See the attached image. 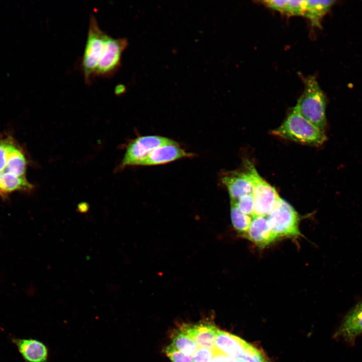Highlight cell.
I'll list each match as a JSON object with an SVG mask.
<instances>
[{
	"label": "cell",
	"mask_w": 362,
	"mask_h": 362,
	"mask_svg": "<svg viewBox=\"0 0 362 362\" xmlns=\"http://www.w3.org/2000/svg\"><path fill=\"white\" fill-rule=\"evenodd\" d=\"M272 133L283 138L313 146L322 145L326 139L324 132L301 116L295 107L282 125L273 130Z\"/></svg>",
	"instance_id": "obj_1"
},
{
	"label": "cell",
	"mask_w": 362,
	"mask_h": 362,
	"mask_svg": "<svg viewBox=\"0 0 362 362\" xmlns=\"http://www.w3.org/2000/svg\"><path fill=\"white\" fill-rule=\"evenodd\" d=\"M325 96L314 76L305 80V89L295 106L305 119L324 132L326 127Z\"/></svg>",
	"instance_id": "obj_2"
},
{
	"label": "cell",
	"mask_w": 362,
	"mask_h": 362,
	"mask_svg": "<svg viewBox=\"0 0 362 362\" xmlns=\"http://www.w3.org/2000/svg\"><path fill=\"white\" fill-rule=\"evenodd\" d=\"M108 34L99 27L92 14L89 18L87 36L81 60V68L85 82L89 83L94 76L103 53Z\"/></svg>",
	"instance_id": "obj_3"
},
{
	"label": "cell",
	"mask_w": 362,
	"mask_h": 362,
	"mask_svg": "<svg viewBox=\"0 0 362 362\" xmlns=\"http://www.w3.org/2000/svg\"><path fill=\"white\" fill-rule=\"evenodd\" d=\"M273 233L277 239L282 237H297L301 235L298 213L287 202L280 198L267 216Z\"/></svg>",
	"instance_id": "obj_4"
},
{
	"label": "cell",
	"mask_w": 362,
	"mask_h": 362,
	"mask_svg": "<svg viewBox=\"0 0 362 362\" xmlns=\"http://www.w3.org/2000/svg\"><path fill=\"white\" fill-rule=\"evenodd\" d=\"M246 167L253 186V216H267L281 198L275 188L260 176L252 164L248 162Z\"/></svg>",
	"instance_id": "obj_5"
},
{
	"label": "cell",
	"mask_w": 362,
	"mask_h": 362,
	"mask_svg": "<svg viewBox=\"0 0 362 362\" xmlns=\"http://www.w3.org/2000/svg\"><path fill=\"white\" fill-rule=\"evenodd\" d=\"M127 45L126 38H115L108 35L105 48L94 77H109L115 73L120 67L122 53Z\"/></svg>",
	"instance_id": "obj_6"
},
{
	"label": "cell",
	"mask_w": 362,
	"mask_h": 362,
	"mask_svg": "<svg viewBox=\"0 0 362 362\" xmlns=\"http://www.w3.org/2000/svg\"><path fill=\"white\" fill-rule=\"evenodd\" d=\"M168 144L176 145L178 143L162 136L149 135L139 137L128 145L120 164V168L135 165L139 160L156 148Z\"/></svg>",
	"instance_id": "obj_7"
},
{
	"label": "cell",
	"mask_w": 362,
	"mask_h": 362,
	"mask_svg": "<svg viewBox=\"0 0 362 362\" xmlns=\"http://www.w3.org/2000/svg\"><path fill=\"white\" fill-rule=\"evenodd\" d=\"M362 333V301L357 303L343 317L334 334L349 343H353Z\"/></svg>",
	"instance_id": "obj_8"
},
{
	"label": "cell",
	"mask_w": 362,
	"mask_h": 362,
	"mask_svg": "<svg viewBox=\"0 0 362 362\" xmlns=\"http://www.w3.org/2000/svg\"><path fill=\"white\" fill-rule=\"evenodd\" d=\"M222 182L226 187L230 201L236 202L242 196L252 194L253 186L246 167L243 171H233L222 178Z\"/></svg>",
	"instance_id": "obj_9"
},
{
	"label": "cell",
	"mask_w": 362,
	"mask_h": 362,
	"mask_svg": "<svg viewBox=\"0 0 362 362\" xmlns=\"http://www.w3.org/2000/svg\"><path fill=\"white\" fill-rule=\"evenodd\" d=\"M192 155L179 147L178 144L164 145L156 148L135 165H155L166 163Z\"/></svg>",
	"instance_id": "obj_10"
},
{
	"label": "cell",
	"mask_w": 362,
	"mask_h": 362,
	"mask_svg": "<svg viewBox=\"0 0 362 362\" xmlns=\"http://www.w3.org/2000/svg\"><path fill=\"white\" fill-rule=\"evenodd\" d=\"M180 329L193 339L200 347L214 348L219 329L212 323L201 322L185 324Z\"/></svg>",
	"instance_id": "obj_11"
},
{
	"label": "cell",
	"mask_w": 362,
	"mask_h": 362,
	"mask_svg": "<svg viewBox=\"0 0 362 362\" xmlns=\"http://www.w3.org/2000/svg\"><path fill=\"white\" fill-rule=\"evenodd\" d=\"M13 341L27 362H48L49 349L42 341L32 338H14Z\"/></svg>",
	"instance_id": "obj_12"
},
{
	"label": "cell",
	"mask_w": 362,
	"mask_h": 362,
	"mask_svg": "<svg viewBox=\"0 0 362 362\" xmlns=\"http://www.w3.org/2000/svg\"><path fill=\"white\" fill-rule=\"evenodd\" d=\"M259 247H264L277 239L273 233L267 216H254L244 236Z\"/></svg>",
	"instance_id": "obj_13"
},
{
	"label": "cell",
	"mask_w": 362,
	"mask_h": 362,
	"mask_svg": "<svg viewBox=\"0 0 362 362\" xmlns=\"http://www.w3.org/2000/svg\"><path fill=\"white\" fill-rule=\"evenodd\" d=\"M248 343L240 337L218 329L215 348L219 352L237 359L247 347Z\"/></svg>",
	"instance_id": "obj_14"
},
{
	"label": "cell",
	"mask_w": 362,
	"mask_h": 362,
	"mask_svg": "<svg viewBox=\"0 0 362 362\" xmlns=\"http://www.w3.org/2000/svg\"><path fill=\"white\" fill-rule=\"evenodd\" d=\"M27 165V160L23 150L15 142L10 149L6 167L3 172L26 177Z\"/></svg>",
	"instance_id": "obj_15"
},
{
	"label": "cell",
	"mask_w": 362,
	"mask_h": 362,
	"mask_svg": "<svg viewBox=\"0 0 362 362\" xmlns=\"http://www.w3.org/2000/svg\"><path fill=\"white\" fill-rule=\"evenodd\" d=\"M33 186L26 177L15 176L9 173H0V195L5 197L17 191H29Z\"/></svg>",
	"instance_id": "obj_16"
},
{
	"label": "cell",
	"mask_w": 362,
	"mask_h": 362,
	"mask_svg": "<svg viewBox=\"0 0 362 362\" xmlns=\"http://www.w3.org/2000/svg\"><path fill=\"white\" fill-rule=\"evenodd\" d=\"M332 0L306 1L304 16L310 19L312 24L318 26L319 22L334 5Z\"/></svg>",
	"instance_id": "obj_17"
},
{
	"label": "cell",
	"mask_w": 362,
	"mask_h": 362,
	"mask_svg": "<svg viewBox=\"0 0 362 362\" xmlns=\"http://www.w3.org/2000/svg\"><path fill=\"white\" fill-rule=\"evenodd\" d=\"M171 344L182 353L191 356H192L200 347L180 329L172 334Z\"/></svg>",
	"instance_id": "obj_18"
},
{
	"label": "cell",
	"mask_w": 362,
	"mask_h": 362,
	"mask_svg": "<svg viewBox=\"0 0 362 362\" xmlns=\"http://www.w3.org/2000/svg\"><path fill=\"white\" fill-rule=\"evenodd\" d=\"M230 215L234 228L244 236L251 224L252 217L242 213L233 202H230Z\"/></svg>",
	"instance_id": "obj_19"
},
{
	"label": "cell",
	"mask_w": 362,
	"mask_h": 362,
	"mask_svg": "<svg viewBox=\"0 0 362 362\" xmlns=\"http://www.w3.org/2000/svg\"><path fill=\"white\" fill-rule=\"evenodd\" d=\"M237 359L239 362H269L258 349L250 344Z\"/></svg>",
	"instance_id": "obj_20"
},
{
	"label": "cell",
	"mask_w": 362,
	"mask_h": 362,
	"mask_svg": "<svg viewBox=\"0 0 362 362\" xmlns=\"http://www.w3.org/2000/svg\"><path fill=\"white\" fill-rule=\"evenodd\" d=\"M14 142L10 137L0 139V172H3L6 167L9 154Z\"/></svg>",
	"instance_id": "obj_21"
},
{
	"label": "cell",
	"mask_w": 362,
	"mask_h": 362,
	"mask_svg": "<svg viewBox=\"0 0 362 362\" xmlns=\"http://www.w3.org/2000/svg\"><path fill=\"white\" fill-rule=\"evenodd\" d=\"M233 202L242 213L253 216L254 200L252 194L244 195Z\"/></svg>",
	"instance_id": "obj_22"
},
{
	"label": "cell",
	"mask_w": 362,
	"mask_h": 362,
	"mask_svg": "<svg viewBox=\"0 0 362 362\" xmlns=\"http://www.w3.org/2000/svg\"><path fill=\"white\" fill-rule=\"evenodd\" d=\"M164 351L171 362H193L192 356L182 353L171 344L166 346Z\"/></svg>",
	"instance_id": "obj_23"
},
{
	"label": "cell",
	"mask_w": 362,
	"mask_h": 362,
	"mask_svg": "<svg viewBox=\"0 0 362 362\" xmlns=\"http://www.w3.org/2000/svg\"><path fill=\"white\" fill-rule=\"evenodd\" d=\"M217 350L215 348L199 347L192 356L193 362H210L216 354Z\"/></svg>",
	"instance_id": "obj_24"
},
{
	"label": "cell",
	"mask_w": 362,
	"mask_h": 362,
	"mask_svg": "<svg viewBox=\"0 0 362 362\" xmlns=\"http://www.w3.org/2000/svg\"><path fill=\"white\" fill-rule=\"evenodd\" d=\"M306 1H288L285 13L289 16H304Z\"/></svg>",
	"instance_id": "obj_25"
},
{
	"label": "cell",
	"mask_w": 362,
	"mask_h": 362,
	"mask_svg": "<svg viewBox=\"0 0 362 362\" xmlns=\"http://www.w3.org/2000/svg\"><path fill=\"white\" fill-rule=\"evenodd\" d=\"M262 2L270 9L285 13L288 1L269 0Z\"/></svg>",
	"instance_id": "obj_26"
},
{
	"label": "cell",
	"mask_w": 362,
	"mask_h": 362,
	"mask_svg": "<svg viewBox=\"0 0 362 362\" xmlns=\"http://www.w3.org/2000/svg\"><path fill=\"white\" fill-rule=\"evenodd\" d=\"M210 362H239L234 357L224 354L219 351H217L213 358Z\"/></svg>",
	"instance_id": "obj_27"
}]
</instances>
